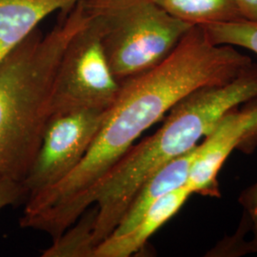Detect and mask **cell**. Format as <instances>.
Segmentation results:
<instances>
[{
	"mask_svg": "<svg viewBox=\"0 0 257 257\" xmlns=\"http://www.w3.org/2000/svg\"><path fill=\"white\" fill-rule=\"evenodd\" d=\"M79 0H0V61L55 12Z\"/></svg>",
	"mask_w": 257,
	"mask_h": 257,
	"instance_id": "obj_10",
	"label": "cell"
},
{
	"mask_svg": "<svg viewBox=\"0 0 257 257\" xmlns=\"http://www.w3.org/2000/svg\"><path fill=\"white\" fill-rule=\"evenodd\" d=\"M247 232H248V227L245 221L241 219L238 230L235 234L222 239L214 248L208 252L207 256L236 257L248 254V241L245 240Z\"/></svg>",
	"mask_w": 257,
	"mask_h": 257,
	"instance_id": "obj_15",
	"label": "cell"
},
{
	"mask_svg": "<svg viewBox=\"0 0 257 257\" xmlns=\"http://www.w3.org/2000/svg\"><path fill=\"white\" fill-rule=\"evenodd\" d=\"M238 202L243 208L242 219L251 232V239L247 242L248 253H257V182L241 192Z\"/></svg>",
	"mask_w": 257,
	"mask_h": 257,
	"instance_id": "obj_14",
	"label": "cell"
},
{
	"mask_svg": "<svg viewBox=\"0 0 257 257\" xmlns=\"http://www.w3.org/2000/svg\"><path fill=\"white\" fill-rule=\"evenodd\" d=\"M79 223H74L54 240V245L43 252L46 257H92V226L94 208L88 209L79 217Z\"/></svg>",
	"mask_w": 257,
	"mask_h": 257,
	"instance_id": "obj_12",
	"label": "cell"
},
{
	"mask_svg": "<svg viewBox=\"0 0 257 257\" xmlns=\"http://www.w3.org/2000/svg\"><path fill=\"white\" fill-rule=\"evenodd\" d=\"M176 19L193 26L243 19L237 0H152Z\"/></svg>",
	"mask_w": 257,
	"mask_h": 257,
	"instance_id": "obj_11",
	"label": "cell"
},
{
	"mask_svg": "<svg viewBox=\"0 0 257 257\" xmlns=\"http://www.w3.org/2000/svg\"><path fill=\"white\" fill-rule=\"evenodd\" d=\"M243 19L257 21V0H237Z\"/></svg>",
	"mask_w": 257,
	"mask_h": 257,
	"instance_id": "obj_17",
	"label": "cell"
},
{
	"mask_svg": "<svg viewBox=\"0 0 257 257\" xmlns=\"http://www.w3.org/2000/svg\"><path fill=\"white\" fill-rule=\"evenodd\" d=\"M110 70L121 82L159 64L193 27L152 0H113L94 11Z\"/></svg>",
	"mask_w": 257,
	"mask_h": 257,
	"instance_id": "obj_4",
	"label": "cell"
},
{
	"mask_svg": "<svg viewBox=\"0 0 257 257\" xmlns=\"http://www.w3.org/2000/svg\"><path fill=\"white\" fill-rule=\"evenodd\" d=\"M192 194L187 186L166 194L131 230L102 241L94 248L92 257H128L138 252L155 232L175 216Z\"/></svg>",
	"mask_w": 257,
	"mask_h": 257,
	"instance_id": "obj_8",
	"label": "cell"
},
{
	"mask_svg": "<svg viewBox=\"0 0 257 257\" xmlns=\"http://www.w3.org/2000/svg\"><path fill=\"white\" fill-rule=\"evenodd\" d=\"M256 98L257 64L252 62L229 82L196 89L177 102L163 125L130 148L98 185L93 248L115 230L135 194L152 175L196 147L226 112Z\"/></svg>",
	"mask_w": 257,
	"mask_h": 257,
	"instance_id": "obj_2",
	"label": "cell"
},
{
	"mask_svg": "<svg viewBox=\"0 0 257 257\" xmlns=\"http://www.w3.org/2000/svg\"><path fill=\"white\" fill-rule=\"evenodd\" d=\"M198 145L163 166L139 188L117 227L110 235H120L127 232L155 203L166 194L187 185Z\"/></svg>",
	"mask_w": 257,
	"mask_h": 257,
	"instance_id": "obj_9",
	"label": "cell"
},
{
	"mask_svg": "<svg viewBox=\"0 0 257 257\" xmlns=\"http://www.w3.org/2000/svg\"><path fill=\"white\" fill-rule=\"evenodd\" d=\"M200 27L215 45L240 47L257 55V21L242 19Z\"/></svg>",
	"mask_w": 257,
	"mask_h": 257,
	"instance_id": "obj_13",
	"label": "cell"
},
{
	"mask_svg": "<svg viewBox=\"0 0 257 257\" xmlns=\"http://www.w3.org/2000/svg\"><path fill=\"white\" fill-rule=\"evenodd\" d=\"M86 6L88 7V9L91 11H94V10L98 9L102 6L110 3L113 0H84Z\"/></svg>",
	"mask_w": 257,
	"mask_h": 257,
	"instance_id": "obj_18",
	"label": "cell"
},
{
	"mask_svg": "<svg viewBox=\"0 0 257 257\" xmlns=\"http://www.w3.org/2000/svg\"><path fill=\"white\" fill-rule=\"evenodd\" d=\"M108 109L79 108L53 113L23 184L28 197L60 182L90 150Z\"/></svg>",
	"mask_w": 257,
	"mask_h": 257,
	"instance_id": "obj_6",
	"label": "cell"
},
{
	"mask_svg": "<svg viewBox=\"0 0 257 257\" xmlns=\"http://www.w3.org/2000/svg\"><path fill=\"white\" fill-rule=\"evenodd\" d=\"M238 107L226 112L199 143L186 185L192 193L220 197L222 166L233 150L256 143L257 98Z\"/></svg>",
	"mask_w": 257,
	"mask_h": 257,
	"instance_id": "obj_7",
	"label": "cell"
},
{
	"mask_svg": "<svg viewBox=\"0 0 257 257\" xmlns=\"http://www.w3.org/2000/svg\"><path fill=\"white\" fill-rule=\"evenodd\" d=\"M120 82L112 74L102 44L98 17L71 39L60 60L53 92V113L79 108L109 109Z\"/></svg>",
	"mask_w": 257,
	"mask_h": 257,
	"instance_id": "obj_5",
	"label": "cell"
},
{
	"mask_svg": "<svg viewBox=\"0 0 257 257\" xmlns=\"http://www.w3.org/2000/svg\"><path fill=\"white\" fill-rule=\"evenodd\" d=\"M28 193L24 184L0 176V211L8 206L26 202Z\"/></svg>",
	"mask_w": 257,
	"mask_h": 257,
	"instance_id": "obj_16",
	"label": "cell"
},
{
	"mask_svg": "<svg viewBox=\"0 0 257 257\" xmlns=\"http://www.w3.org/2000/svg\"><path fill=\"white\" fill-rule=\"evenodd\" d=\"M251 63L248 55L211 43L202 28L193 26L159 64L120 82L82 161L60 182L28 198L20 226L58 238L92 207L102 179L145 131L194 90L229 82Z\"/></svg>",
	"mask_w": 257,
	"mask_h": 257,
	"instance_id": "obj_1",
	"label": "cell"
},
{
	"mask_svg": "<svg viewBox=\"0 0 257 257\" xmlns=\"http://www.w3.org/2000/svg\"><path fill=\"white\" fill-rule=\"evenodd\" d=\"M91 18L84 0H79L60 12L46 35L37 28L0 61V176L25 180L53 114L62 55Z\"/></svg>",
	"mask_w": 257,
	"mask_h": 257,
	"instance_id": "obj_3",
	"label": "cell"
}]
</instances>
